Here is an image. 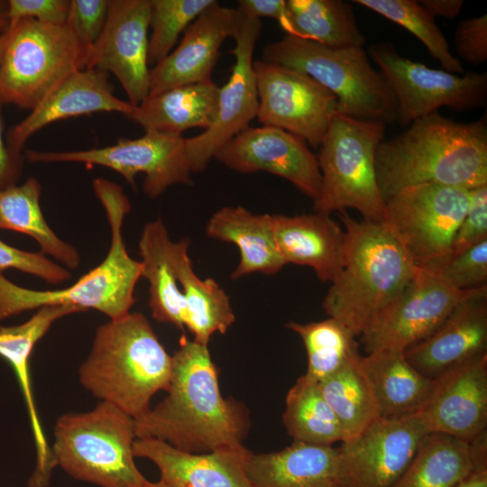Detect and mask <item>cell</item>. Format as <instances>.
Wrapping results in <instances>:
<instances>
[{"label": "cell", "instance_id": "cell-1", "mask_svg": "<svg viewBox=\"0 0 487 487\" xmlns=\"http://www.w3.org/2000/svg\"><path fill=\"white\" fill-rule=\"evenodd\" d=\"M166 391L160 403L134 419L136 438H155L191 454L244 445L249 411L243 402L222 396L207 345L180 339Z\"/></svg>", "mask_w": 487, "mask_h": 487}, {"label": "cell", "instance_id": "cell-2", "mask_svg": "<svg viewBox=\"0 0 487 487\" xmlns=\"http://www.w3.org/2000/svg\"><path fill=\"white\" fill-rule=\"evenodd\" d=\"M375 171L384 200L420 184L469 190L487 185L486 120L458 123L438 111L416 119L379 143Z\"/></svg>", "mask_w": 487, "mask_h": 487}, {"label": "cell", "instance_id": "cell-3", "mask_svg": "<svg viewBox=\"0 0 487 487\" xmlns=\"http://www.w3.org/2000/svg\"><path fill=\"white\" fill-rule=\"evenodd\" d=\"M171 372L172 355L146 317L130 311L97 327L78 376L94 397L136 419L156 392L167 391Z\"/></svg>", "mask_w": 487, "mask_h": 487}, {"label": "cell", "instance_id": "cell-4", "mask_svg": "<svg viewBox=\"0 0 487 487\" xmlns=\"http://www.w3.org/2000/svg\"><path fill=\"white\" fill-rule=\"evenodd\" d=\"M340 218L345 228L344 266L323 308L360 335L420 269L383 223L357 221L345 211Z\"/></svg>", "mask_w": 487, "mask_h": 487}, {"label": "cell", "instance_id": "cell-5", "mask_svg": "<svg viewBox=\"0 0 487 487\" xmlns=\"http://www.w3.org/2000/svg\"><path fill=\"white\" fill-rule=\"evenodd\" d=\"M93 189L110 226L106 258L73 285L57 290L23 288L0 273V322L24 311L57 305L76 306L85 311L93 308L110 319L130 312L142 272L141 261L129 255L123 239V223L131 203L121 186L104 178L93 180Z\"/></svg>", "mask_w": 487, "mask_h": 487}, {"label": "cell", "instance_id": "cell-6", "mask_svg": "<svg viewBox=\"0 0 487 487\" xmlns=\"http://www.w3.org/2000/svg\"><path fill=\"white\" fill-rule=\"evenodd\" d=\"M51 453L72 478L99 487H154L134 462L135 421L106 401L85 412L60 416Z\"/></svg>", "mask_w": 487, "mask_h": 487}, {"label": "cell", "instance_id": "cell-7", "mask_svg": "<svg viewBox=\"0 0 487 487\" xmlns=\"http://www.w3.org/2000/svg\"><path fill=\"white\" fill-rule=\"evenodd\" d=\"M305 73L337 98L338 113L391 123L396 100L361 47L333 48L286 34L262 50V60Z\"/></svg>", "mask_w": 487, "mask_h": 487}, {"label": "cell", "instance_id": "cell-8", "mask_svg": "<svg viewBox=\"0 0 487 487\" xmlns=\"http://www.w3.org/2000/svg\"><path fill=\"white\" fill-rule=\"evenodd\" d=\"M385 123L339 114L334 115L317 155L322 178L314 212L355 208L363 220L382 223L385 200L375 171V152Z\"/></svg>", "mask_w": 487, "mask_h": 487}, {"label": "cell", "instance_id": "cell-9", "mask_svg": "<svg viewBox=\"0 0 487 487\" xmlns=\"http://www.w3.org/2000/svg\"><path fill=\"white\" fill-rule=\"evenodd\" d=\"M86 50L67 25L23 18L4 32L0 100L33 109L73 72L85 69Z\"/></svg>", "mask_w": 487, "mask_h": 487}, {"label": "cell", "instance_id": "cell-10", "mask_svg": "<svg viewBox=\"0 0 487 487\" xmlns=\"http://www.w3.org/2000/svg\"><path fill=\"white\" fill-rule=\"evenodd\" d=\"M470 190L439 184L403 188L385 200L382 222L419 268L435 271L451 256Z\"/></svg>", "mask_w": 487, "mask_h": 487}, {"label": "cell", "instance_id": "cell-11", "mask_svg": "<svg viewBox=\"0 0 487 487\" xmlns=\"http://www.w3.org/2000/svg\"><path fill=\"white\" fill-rule=\"evenodd\" d=\"M369 54L396 100L395 121L401 125L448 107L465 111L485 106L487 74L463 76L402 57L394 45L381 41L371 45Z\"/></svg>", "mask_w": 487, "mask_h": 487}, {"label": "cell", "instance_id": "cell-12", "mask_svg": "<svg viewBox=\"0 0 487 487\" xmlns=\"http://www.w3.org/2000/svg\"><path fill=\"white\" fill-rule=\"evenodd\" d=\"M185 139L181 135L148 131L136 139H119L115 144L72 152L27 150L24 159L32 163L78 162L109 168L132 186L144 173L143 191L151 199L176 184L191 185V167Z\"/></svg>", "mask_w": 487, "mask_h": 487}, {"label": "cell", "instance_id": "cell-13", "mask_svg": "<svg viewBox=\"0 0 487 487\" xmlns=\"http://www.w3.org/2000/svg\"><path fill=\"white\" fill-rule=\"evenodd\" d=\"M253 69L259 123L296 134L318 149L338 113L336 96L311 77L287 67L256 60Z\"/></svg>", "mask_w": 487, "mask_h": 487}, {"label": "cell", "instance_id": "cell-14", "mask_svg": "<svg viewBox=\"0 0 487 487\" xmlns=\"http://www.w3.org/2000/svg\"><path fill=\"white\" fill-rule=\"evenodd\" d=\"M473 289H455L435 272L420 269L360 335L365 352H404L432 334Z\"/></svg>", "mask_w": 487, "mask_h": 487}, {"label": "cell", "instance_id": "cell-15", "mask_svg": "<svg viewBox=\"0 0 487 487\" xmlns=\"http://www.w3.org/2000/svg\"><path fill=\"white\" fill-rule=\"evenodd\" d=\"M262 27L261 19L242 14L233 36L234 64L227 82L219 87L216 118L202 133L185 139L192 173L205 170L218 151L257 116L259 100L253 58Z\"/></svg>", "mask_w": 487, "mask_h": 487}, {"label": "cell", "instance_id": "cell-16", "mask_svg": "<svg viewBox=\"0 0 487 487\" xmlns=\"http://www.w3.org/2000/svg\"><path fill=\"white\" fill-rule=\"evenodd\" d=\"M421 412L381 418L337 448L345 487H392L429 434Z\"/></svg>", "mask_w": 487, "mask_h": 487}, {"label": "cell", "instance_id": "cell-17", "mask_svg": "<svg viewBox=\"0 0 487 487\" xmlns=\"http://www.w3.org/2000/svg\"><path fill=\"white\" fill-rule=\"evenodd\" d=\"M150 16L151 0H110L104 29L86 54L85 69L111 72L133 106L149 95Z\"/></svg>", "mask_w": 487, "mask_h": 487}, {"label": "cell", "instance_id": "cell-18", "mask_svg": "<svg viewBox=\"0 0 487 487\" xmlns=\"http://www.w3.org/2000/svg\"><path fill=\"white\" fill-rule=\"evenodd\" d=\"M228 169L267 171L289 180L316 201L322 178L317 155L301 137L271 126H249L224 145L215 158Z\"/></svg>", "mask_w": 487, "mask_h": 487}, {"label": "cell", "instance_id": "cell-19", "mask_svg": "<svg viewBox=\"0 0 487 487\" xmlns=\"http://www.w3.org/2000/svg\"><path fill=\"white\" fill-rule=\"evenodd\" d=\"M487 354V285L473 289L428 336L404 351L423 376L436 380Z\"/></svg>", "mask_w": 487, "mask_h": 487}, {"label": "cell", "instance_id": "cell-20", "mask_svg": "<svg viewBox=\"0 0 487 487\" xmlns=\"http://www.w3.org/2000/svg\"><path fill=\"white\" fill-rule=\"evenodd\" d=\"M242 14L215 1L184 31L179 46L150 69L149 95L212 81L224 41L234 36Z\"/></svg>", "mask_w": 487, "mask_h": 487}, {"label": "cell", "instance_id": "cell-21", "mask_svg": "<svg viewBox=\"0 0 487 487\" xmlns=\"http://www.w3.org/2000/svg\"><path fill=\"white\" fill-rule=\"evenodd\" d=\"M435 381L421 411L430 433L471 443L487 431V354Z\"/></svg>", "mask_w": 487, "mask_h": 487}, {"label": "cell", "instance_id": "cell-22", "mask_svg": "<svg viewBox=\"0 0 487 487\" xmlns=\"http://www.w3.org/2000/svg\"><path fill=\"white\" fill-rule=\"evenodd\" d=\"M134 457L152 462L160 487H252L247 475L253 452L244 445L191 454L155 438H136Z\"/></svg>", "mask_w": 487, "mask_h": 487}, {"label": "cell", "instance_id": "cell-23", "mask_svg": "<svg viewBox=\"0 0 487 487\" xmlns=\"http://www.w3.org/2000/svg\"><path fill=\"white\" fill-rule=\"evenodd\" d=\"M133 106L114 95L107 72L97 69H78L10 128L5 136L6 143L11 151L22 154L28 139L53 122L99 112H116L126 116Z\"/></svg>", "mask_w": 487, "mask_h": 487}, {"label": "cell", "instance_id": "cell-24", "mask_svg": "<svg viewBox=\"0 0 487 487\" xmlns=\"http://www.w3.org/2000/svg\"><path fill=\"white\" fill-rule=\"evenodd\" d=\"M85 310L71 305L45 306L25 322L0 327V356L14 371L21 388L36 450L35 468L29 478L28 487H49L56 464L41 427L33 399L29 372V359L35 345L59 319Z\"/></svg>", "mask_w": 487, "mask_h": 487}, {"label": "cell", "instance_id": "cell-25", "mask_svg": "<svg viewBox=\"0 0 487 487\" xmlns=\"http://www.w3.org/2000/svg\"><path fill=\"white\" fill-rule=\"evenodd\" d=\"M279 252L287 263L308 266L318 279L333 282L345 261V232L330 215H272Z\"/></svg>", "mask_w": 487, "mask_h": 487}, {"label": "cell", "instance_id": "cell-26", "mask_svg": "<svg viewBox=\"0 0 487 487\" xmlns=\"http://www.w3.org/2000/svg\"><path fill=\"white\" fill-rule=\"evenodd\" d=\"M247 475L252 487H345L337 448L297 441L280 451L252 453Z\"/></svg>", "mask_w": 487, "mask_h": 487}, {"label": "cell", "instance_id": "cell-27", "mask_svg": "<svg viewBox=\"0 0 487 487\" xmlns=\"http://www.w3.org/2000/svg\"><path fill=\"white\" fill-rule=\"evenodd\" d=\"M189 240L172 241L163 222L145 224L139 240L142 278L149 283V307L161 323L184 329V299L179 288V272L188 255Z\"/></svg>", "mask_w": 487, "mask_h": 487}, {"label": "cell", "instance_id": "cell-28", "mask_svg": "<svg viewBox=\"0 0 487 487\" xmlns=\"http://www.w3.org/2000/svg\"><path fill=\"white\" fill-rule=\"evenodd\" d=\"M206 233L238 247L241 258L232 280L254 272L272 275L286 264L276 244L272 215L254 214L241 206L224 207L210 216Z\"/></svg>", "mask_w": 487, "mask_h": 487}, {"label": "cell", "instance_id": "cell-29", "mask_svg": "<svg viewBox=\"0 0 487 487\" xmlns=\"http://www.w3.org/2000/svg\"><path fill=\"white\" fill-rule=\"evenodd\" d=\"M219 87L213 82L197 83L148 95L126 117L144 132L181 135L191 128L208 129L216 115Z\"/></svg>", "mask_w": 487, "mask_h": 487}, {"label": "cell", "instance_id": "cell-30", "mask_svg": "<svg viewBox=\"0 0 487 487\" xmlns=\"http://www.w3.org/2000/svg\"><path fill=\"white\" fill-rule=\"evenodd\" d=\"M363 363L378 400L381 418H402L422 411L436 381L411 366L404 352L373 351L363 356Z\"/></svg>", "mask_w": 487, "mask_h": 487}, {"label": "cell", "instance_id": "cell-31", "mask_svg": "<svg viewBox=\"0 0 487 487\" xmlns=\"http://www.w3.org/2000/svg\"><path fill=\"white\" fill-rule=\"evenodd\" d=\"M41 186L33 177L21 185L0 190V229L20 232L33 238L40 252L69 270L80 264V255L60 239L45 220L41 207Z\"/></svg>", "mask_w": 487, "mask_h": 487}, {"label": "cell", "instance_id": "cell-32", "mask_svg": "<svg viewBox=\"0 0 487 487\" xmlns=\"http://www.w3.org/2000/svg\"><path fill=\"white\" fill-rule=\"evenodd\" d=\"M318 384L340 422L344 441L357 436L381 418L378 400L363 356L359 353Z\"/></svg>", "mask_w": 487, "mask_h": 487}, {"label": "cell", "instance_id": "cell-33", "mask_svg": "<svg viewBox=\"0 0 487 487\" xmlns=\"http://www.w3.org/2000/svg\"><path fill=\"white\" fill-rule=\"evenodd\" d=\"M469 443L442 433H429L410 464L392 487H455L475 471Z\"/></svg>", "mask_w": 487, "mask_h": 487}, {"label": "cell", "instance_id": "cell-34", "mask_svg": "<svg viewBox=\"0 0 487 487\" xmlns=\"http://www.w3.org/2000/svg\"><path fill=\"white\" fill-rule=\"evenodd\" d=\"M288 35L333 47H361L365 37L353 6L342 0H288Z\"/></svg>", "mask_w": 487, "mask_h": 487}, {"label": "cell", "instance_id": "cell-35", "mask_svg": "<svg viewBox=\"0 0 487 487\" xmlns=\"http://www.w3.org/2000/svg\"><path fill=\"white\" fill-rule=\"evenodd\" d=\"M282 421L293 441L333 446L345 440L343 428L319 384L300 376L289 390Z\"/></svg>", "mask_w": 487, "mask_h": 487}, {"label": "cell", "instance_id": "cell-36", "mask_svg": "<svg viewBox=\"0 0 487 487\" xmlns=\"http://www.w3.org/2000/svg\"><path fill=\"white\" fill-rule=\"evenodd\" d=\"M179 283L184 299V328L194 341L208 345L215 333L225 334L235 320L230 298L214 279L198 277L188 255L179 269Z\"/></svg>", "mask_w": 487, "mask_h": 487}, {"label": "cell", "instance_id": "cell-37", "mask_svg": "<svg viewBox=\"0 0 487 487\" xmlns=\"http://www.w3.org/2000/svg\"><path fill=\"white\" fill-rule=\"evenodd\" d=\"M285 326L302 339L308 355L305 375L317 382L359 353L356 335L335 318L309 323L289 321Z\"/></svg>", "mask_w": 487, "mask_h": 487}, {"label": "cell", "instance_id": "cell-38", "mask_svg": "<svg viewBox=\"0 0 487 487\" xmlns=\"http://www.w3.org/2000/svg\"><path fill=\"white\" fill-rule=\"evenodd\" d=\"M383 17L396 23L414 34L439 61L444 70L464 73L460 60L455 57L444 34L433 18L418 1L414 0H354Z\"/></svg>", "mask_w": 487, "mask_h": 487}, {"label": "cell", "instance_id": "cell-39", "mask_svg": "<svg viewBox=\"0 0 487 487\" xmlns=\"http://www.w3.org/2000/svg\"><path fill=\"white\" fill-rule=\"evenodd\" d=\"M215 1L151 0L149 66H155L169 55L180 33Z\"/></svg>", "mask_w": 487, "mask_h": 487}, {"label": "cell", "instance_id": "cell-40", "mask_svg": "<svg viewBox=\"0 0 487 487\" xmlns=\"http://www.w3.org/2000/svg\"><path fill=\"white\" fill-rule=\"evenodd\" d=\"M433 272L458 290L487 285V240L450 256Z\"/></svg>", "mask_w": 487, "mask_h": 487}, {"label": "cell", "instance_id": "cell-41", "mask_svg": "<svg viewBox=\"0 0 487 487\" xmlns=\"http://www.w3.org/2000/svg\"><path fill=\"white\" fill-rule=\"evenodd\" d=\"M6 269L18 270L52 285L71 279L69 269L54 262L41 252L23 251L0 240V273Z\"/></svg>", "mask_w": 487, "mask_h": 487}, {"label": "cell", "instance_id": "cell-42", "mask_svg": "<svg viewBox=\"0 0 487 487\" xmlns=\"http://www.w3.org/2000/svg\"><path fill=\"white\" fill-rule=\"evenodd\" d=\"M109 3L110 0H70L66 25L86 51L104 29Z\"/></svg>", "mask_w": 487, "mask_h": 487}, {"label": "cell", "instance_id": "cell-43", "mask_svg": "<svg viewBox=\"0 0 487 487\" xmlns=\"http://www.w3.org/2000/svg\"><path fill=\"white\" fill-rule=\"evenodd\" d=\"M487 240V185L470 189L467 211L455 234L451 256Z\"/></svg>", "mask_w": 487, "mask_h": 487}, {"label": "cell", "instance_id": "cell-44", "mask_svg": "<svg viewBox=\"0 0 487 487\" xmlns=\"http://www.w3.org/2000/svg\"><path fill=\"white\" fill-rule=\"evenodd\" d=\"M454 42L457 55L464 61L479 65L487 60V14L467 18L455 29Z\"/></svg>", "mask_w": 487, "mask_h": 487}, {"label": "cell", "instance_id": "cell-45", "mask_svg": "<svg viewBox=\"0 0 487 487\" xmlns=\"http://www.w3.org/2000/svg\"><path fill=\"white\" fill-rule=\"evenodd\" d=\"M9 23L23 18L34 19L41 23L66 25L70 0H8Z\"/></svg>", "mask_w": 487, "mask_h": 487}, {"label": "cell", "instance_id": "cell-46", "mask_svg": "<svg viewBox=\"0 0 487 487\" xmlns=\"http://www.w3.org/2000/svg\"><path fill=\"white\" fill-rule=\"evenodd\" d=\"M236 8L241 14L255 19L268 17L276 20L288 33L289 20L284 0H239Z\"/></svg>", "mask_w": 487, "mask_h": 487}, {"label": "cell", "instance_id": "cell-47", "mask_svg": "<svg viewBox=\"0 0 487 487\" xmlns=\"http://www.w3.org/2000/svg\"><path fill=\"white\" fill-rule=\"evenodd\" d=\"M3 106L0 100V190L16 184L22 174L24 159V156L14 152L7 146L5 138Z\"/></svg>", "mask_w": 487, "mask_h": 487}, {"label": "cell", "instance_id": "cell-48", "mask_svg": "<svg viewBox=\"0 0 487 487\" xmlns=\"http://www.w3.org/2000/svg\"><path fill=\"white\" fill-rule=\"evenodd\" d=\"M420 5L433 17L441 16L453 19L463 7V0H421Z\"/></svg>", "mask_w": 487, "mask_h": 487}, {"label": "cell", "instance_id": "cell-49", "mask_svg": "<svg viewBox=\"0 0 487 487\" xmlns=\"http://www.w3.org/2000/svg\"><path fill=\"white\" fill-rule=\"evenodd\" d=\"M455 487H487V470L472 473Z\"/></svg>", "mask_w": 487, "mask_h": 487}, {"label": "cell", "instance_id": "cell-50", "mask_svg": "<svg viewBox=\"0 0 487 487\" xmlns=\"http://www.w3.org/2000/svg\"><path fill=\"white\" fill-rule=\"evenodd\" d=\"M8 3L5 0H0V30L5 31L9 24L7 16Z\"/></svg>", "mask_w": 487, "mask_h": 487}, {"label": "cell", "instance_id": "cell-51", "mask_svg": "<svg viewBox=\"0 0 487 487\" xmlns=\"http://www.w3.org/2000/svg\"><path fill=\"white\" fill-rule=\"evenodd\" d=\"M4 32L0 30V60L2 55L3 44H4Z\"/></svg>", "mask_w": 487, "mask_h": 487}, {"label": "cell", "instance_id": "cell-52", "mask_svg": "<svg viewBox=\"0 0 487 487\" xmlns=\"http://www.w3.org/2000/svg\"><path fill=\"white\" fill-rule=\"evenodd\" d=\"M154 487H160L156 482H155V486Z\"/></svg>", "mask_w": 487, "mask_h": 487}]
</instances>
